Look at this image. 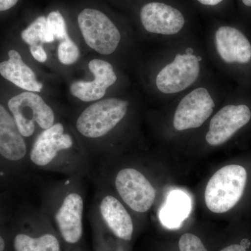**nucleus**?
<instances>
[{
	"label": "nucleus",
	"mask_w": 251,
	"mask_h": 251,
	"mask_svg": "<svg viewBox=\"0 0 251 251\" xmlns=\"http://www.w3.org/2000/svg\"><path fill=\"white\" fill-rule=\"evenodd\" d=\"M80 56L78 47L70 39L60 41L58 46V58L59 62L65 65H70L76 62Z\"/></svg>",
	"instance_id": "21"
},
{
	"label": "nucleus",
	"mask_w": 251,
	"mask_h": 251,
	"mask_svg": "<svg viewBox=\"0 0 251 251\" xmlns=\"http://www.w3.org/2000/svg\"><path fill=\"white\" fill-rule=\"evenodd\" d=\"M129 101L112 97L89 105L77 117L75 126L87 143L82 145L87 156L97 142L105 139L127 116Z\"/></svg>",
	"instance_id": "5"
},
{
	"label": "nucleus",
	"mask_w": 251,
	"mask_h": 251,
	"mask_svg": "<svg viewBox=\"0 0 251 251\" xmlns=\"http://www.w3.org/2000/svg\"><path fill=\"white\" fill-rule=\"evenodd\" d=\"M27 144L14 117L0 104V156L11 163H28Z\"/></svg>",
	"instance_id": "16"
},
{
	"label": "nucleus",
	"mask_w": 251,
	"mask_h": 251,
	"mask_svg": "<svg viewBox=\"0 0 251 251\" xmlns=\"http://www.w3.org/2000/svg\"><path fill=\"white\" fill-rule=\"evenodd\" d=\"M179 247L180 251H207L200 238L190 233L181 236Z\"/></svg>",
	"instance_id": "23"
},
{
	"label": "nucleus",
	"mask_w": 251,
	"mask_h": 251,
	"mask_svg": "<svg viewBox=\"0 0 251 251\" xmlns=\"http://www.w3.org/2000/svg\"><path fill=\"white\" fill-rule=\"evenodd\" d=\"M214 79L209 75L184 93L181 94L175 107L173 126L179 132L202 126L216 108Z\"/></svg>",
	"instance_id": "6"
},
{
	"label": "nucleus",
	"mask_w": 251,
	"mask_h": 251,
	"mask_svg": "<svg viewBox=\"0 0 251 251\" xmlns=\"http://www.w3.org/2000/svg\"><path fill=\"white\" fill-rule=\"evenodd\" d=\"M241 4L247 9H251V0H240Z\"/></svg>",
	"instance_id": "27"
},
{
	"label": "nucleus",
	"mask_w": 251,
	"mask_h": 251,
	"mask_svg": "<svg viewBox=\"0 0 251 251\" xmlns=\"http://www.w3.org/2000/svg\"><path fill=\"white\" fill-rule=\"evenodd\" d=\"M247 181L244 167L229 165L221 168L206 185L204 200L208 209L216 214L230 210L242 198Z\"/></svg>",
	"instance_id": "7"
},
{
	"label": "nucleus",
	"mask_w": 251,
	"mask_h": 251,
	"mask_svg": "<svg viewBox=\"0 0 251 251\" xmlns=\"http://www.w3.org/2000/svg\"><path fill=\"white\" fill-rule=\"evenodd\" d=\"M138 18L144 31L157 41L168 42L192 33V12L179 0H144Z\"/></svg>",
	"instance_id": "4"
},
{
	"label": "nucleus",
	"mask_w": 251,
	"mask_h": 251,
	"mask_svg": "<svg viewBox=\"0 0 251 251\" xmlns=\"http://www.w3.org/2000/svg\"><path fill=\"white\" fill-rule=\"evenodd\" d=\"M192 37L165 42L156 54L150 77L154 95L178 97L211 75L209 54Z\"/></svg>",
	"instance_id": "1"
},
{
	"label": "nucleus",
	"mask_w": 251,
	"mask_h": 251,
	"mask_svg": "<svg viewBox=\"0 0 251 251\" xmlns=\"http://www.w3.org/2000/svg\"><path fill=\"white\" fill-rule=\"evenodd\" d=\"M86 44L99 53L109 55L118 49L122 33L115 23L97 9L82 10L77 17Z\"/></svg>",
	"instance_id": "9"
},
{
	"label": "nucleus",
	"mask_w": 251,
	"mask_h": 251,
	"mask_svg": "<svg viewBox=\"0 0 251 251\" xmlns=\"http://www.w3.org/2000/svg\"><path fill=\"white\" fill-rule=\"evenodd\" d=\"M18 0H0V11H6L14 7Z\"/></svg>",
	"instance_id": "25"
},
{
	"label": "nucleus",
	"mask_w": 251,
	"mask_h": 251,
	"mask_svg": "<svg viewBox=\"0 0 251 251\" xmlns=\"http://www.w3.org/2000/svg\"><path fill=\"white\" fill-rule=\"evenodd\" d=\"M47 23L49 30L54 36V39L62 41L69 39L67 25L59 11H54L50 13L47 17Z\"/></svg>",
	"instance_id": "20"
},
{
	"label": "nucleus",
	"mask_w": 251,
	"mask_h": 251,
	"mask_svg": "<svg viewBox=\"0 0 251 251\" xmlns=\"http://www.w3.org/2000/svg\"><path fill=\"white\" fill-rule=\"evenodd\" d=\"M8 107L24 138L35 135L36 129H47L56 123L55 113L40 96L25 92L12 97Z\"/></svg>",
	"instance_id": "8"
},
{
	"label": "nucleus",
	"mask_w": 251,
	"mask_h": 251,
	"mask_svg": "<svg viewBox=\"0 0 251 251\" xmlns=\"http://www.w3.org/2000/svg\"><path fill=\"white\" fill-rule=\"evenodd\" d=\"M85 176H67L43 186L39 209L47 218L61 240L76 246L83 234L85 203Z\"/></svg>",
	"instance_id": "2"
},
{
	"label": "nucleus",
	"mask_w": 251,
	"mask_h": 251,
	"mask_svg": "<svg viewBox=\"0 0 251 251\" xmlns=\"http://www.w3.org/2000/svg\"><path fill=\"white\" fill-rule=\"evenodd\" d=\"M31 55L36 61L39 62H45L47 60V54L42 45H34L29 46Z\"/></svg>",
	"instance_id": "24"
},
{
	"label": "nucleus",
	"mask_w": 251,
	"mask_h": 251,
	"mask_svg": "<svg viewBox=\"0 0 251 251\" xmlns=\"http://www.w3.org/2000/svg\"><path fill=\"white\" fill-rule=\"evenodd\" d=\"M221 251H247L245 248L239 244H234V245L229 246V247L225 248Z\"/></svg>",
	"instance_id": "26"
},
{
	"label": "nucleus",
	"mask_w": 251,
	"mask_h": 251,
	"mask_svg": "<svg viewBox=\"0 0 251 251\" xmlns=\"http://www.w3.org/2000/svg\"><path fill=\"white\" fill-rule=\"evenodd\" d=\"M251 119V109L248 105H225L211 117L205 135L206 143L211 146L223 145L245 126Z\"/></svg>",
	"instance_id": "13"
},
{
	"label": "nucleus",
	"mask_w": 251,
	"mask_h": 251,
	"mask_svg": "<svg viewBox=\"0 0 251 251\" xmlns=\"http://www.w3.org/2000/svg\"></svg>",
	"instance_id": "29"
},
{
	"label": "nucleus",
	"mask_w": 251,
	"mask_h": 251,
	"mask_svg": "<svg viewBox=\"0 0 251 251\" xmlns=\"http://www.w3.org/2000/svg\"><path fill=\"white\" fill-rule=\"evenodd\" d=\"M211 53H215L225 64H247L251 61V44L237 27L218 24L211 28Z\"/></svg>",
	"instance_id": "11"
},
{
	"label": "nucleus",
	"mask_w": 251,
	"mask_h": 251,
	"mask_svg": "<svg viewBox=\"0 0 251 251\" xmlns=\"http://www.w3.org/2000/svg\"><path fill=\"white\" fill-rule=\"evenodd\" d=\"M89 69L93 74L94 80L75 81L70 87L72 95L84 102L96 101L103 99L108 89L115 85L117 80L113 66L107 61L93 59L89 63Z\"/></svg>",
	"instance_id": "14"
},
{
	"label": "nucleus",
	"mask_w": 251,
	"mask_h": 251,
	"mask_svg": "<svg viewBox=\"0 0 251 251\" xmlns=\"http://www.w3.org/2000/svg\"><path fill=\"white\" fill-rule=\"evenodd\" d=\"M96 186L91 216L99 218L115 237L124 241H130L133 237L134 226L131 216L125 203L111 194L102 193Z\"/></svg>",
	"instance_id": "12"
},
{
	"label": "nucleus",
	"mask_w": 251,
	"mask_h": 251,
	"mask_svg": "<svg viewBox=\"0 0 251 251\" xmlns=\"http://www.w3.org/2000/svg\"><path fill=\"white\" fill-rule=\"evenodd\" d=\"M61 122L42 130L28 151L29 165L37 171L90 177L91 163L82 144L75 140Z\"/></svg>",
	"instance_id": "3"
},
{
	"label": "nucleus",
	"mask_w": 251,
	"mask_h": 251,
	"mask_svg": "<svg viewBox=\"0 0 251 251\" xmlns=\"http://www.w3.org/2000/svg\"><path fill=\"white\" fill-rule=\"evenodd\" d=\"M40 209L35 216V232H20L14 237V251H62V242Z\"/></svg>",
	"instance_id": "15"
},
{
	"label": "nucleus",
	"mask_w": 251,
	"mask_h": 251,
	"mask_svg": "<svg viewBox=\"0 0 251 251\" xmlns=\"http://www.w3.org/2000/svg\"><path fill=\"white\" fill-rule=\"evenodd\" d=\"M114 186L122 202L135 212H146L154 202V188L146 176L134 168H124L117 172Z\"/></svg>",
	"instance_id": "10"
},
{
	"label": "nucleus",
	"mask_w": 251,
	"mask_h": 251,
	"mask_svg": "<svg viewBox=\"0 0 251 251\" xmlns=\"http://www.w3.org/2000/svg\"><path fill=\"white\" fill-rule=\"evenodd\" d=\"M9 59L0 63V74L6 80L27 92H40L43 84L36 79L35 74L30 67L23 62L21 54L11 50Z\"/></svg>",
	"instance_id": "17"
},
{
	"label": "nucleus",
	"mask_w": 251,
	"mask_h": 251,
	"mask_svg": "<svg viewBox=\"0 0 251 251\" xmlns=\"http://www.w3.org/2000/svg\"><path fill=\"white\" fill-rule=\"evenodd\" d=\"M23 40L29 46L50 44L54 41V36L51 34L48 27L47 18L44 16L36 18L21 33Z\"/></svg>",
	"instance_id": "19"
},
{
	"label": "nucleus",
	"mask_w": 251,
	"mask_h": 251,
	"mask_svg": "<svg viewBox=\"0 0 251 251\" xmlns=\"http://www.w3.org/2000/svg\"><path fill=\"white\" fill-rule=\"evenodd\" d=\"M199 11L206 14L214 15L221 12L229 0H192Z\"/></svg>",
	"instance_id": "22"
},
{
	"label": "nucleus",
	"mask_w": 251,
	"mask_h": 251,
	"mask_svg": "<svg viewBox=\"0 0 251 251\" xmlns=\"http://www.w3.org/2000/svg\"><path fill=\"white\" fill-rule=\"evenodd\" d=\"M5 248H6V243H5L4 238L0 235V251H4Z\"/></svg>",
	"instance_id": "28"
},
{
	"label": "nucleus",
	"mask_w": 251,
	"mask_h": 251,
	"mask_svg": "<svg viewBox=\"0 0 251 251\" xmlns=\"http://www.w3.org/2000/svg\"><path fill=\"white\" fill-rule=\"evenodd\" d=\"M191 200L183 191H172L160 212V220L168 228H177L189 215Z\"/></svg>",
	"instance_id": "18"
}]
</instances>
